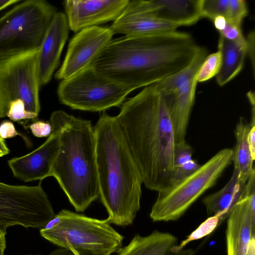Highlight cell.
<instances>
[{
    "label": "cell",
    "instance_id": "obj_40",
    "mask_svg": "<svg viewBox=\"0 0 255 255\" xmlns=\"http://www.w3.org/2000/svg\"><path fill=\"white\" fill-rule=\"evenodd\" d=\"M247 255H255V238L252 241Z\"/></svg>",
    "mask_w": 255,
    "mask_h": 255
},
{
    "label": "cell",
    "instance_id": "obj_3",
    "mask_svg": "<svg viewBox=\"0 0 255 255\" xmlns=\"http://www.w3.org/2000/svg\"><path fill=\"white\" fill-rule=\"evenodd\" d=\"M94 128L100 200L110 224L130 225L140 208V172L116 116L103 112Z\"/></svg>",
    "mask_w": 255,
    "mask_h": 255
},
{
    "label": "cell",
    "instance_id": "obj_19",
    "mask_svg": "<svg viewBox=\"0 0 255 255\" xmlns=\"http://www.w3.org/2000/svg\"><path fill=\"white\" fill-rule=\"evenodd\" d=\"M246 184L239 180L238 172L234 170L230 180L221 189L203 198L207 214L210 216L219 215L221 221L228 217L244 195Z\"/></svg>",
    "mask_w": 255,
    "mask_h": 255
},
{
    "label": "cell",
    "instance_id": "obj_7",
    "mask_svg": "<svg viewBox=\"0 0 255 255\" xmlns=\"http://www.w3.org/2000/svg\"><path fill=\"white\" fill-rule=\"evenodd\" d=\"M233 149H222L192 174L159 191L150 213L153 222L179 219L205 191L213 187L232 162Z\"/></svg>",
    "mask_w": 255,
    "mask_h": 255
},
{
    "label": "cell",
    "instance_id": "obj_33",
    "mask_svg": "<svg viewBox=\"0 0 255 255\" xmlns=\"http://www.w3.org/2000/svg\"><path fill=\"white\" fill-rule=\"evenodd\" d=\"M247 55L249 56L250 60L253 73L255 74V31L250 32L247 38Z\"/></svg>",
    "mask_w": 255,
    "mask_h": 255
},
{
    "label": "cell",
    "instance_id": "obj_20",
    "mask_svg": "<svg viewBox=\"0 0 255 255\" xmlns=\"http://www.w3.org/2000/svg\"><path fill=\"white\" fill-rule=\"evenodd\" d=\"M178 244L174 235L154 230L149 235H135L129 243L117 253L118 255H166Z\"/></svg>",
    "mask_w": 255,
    "mask_h": 255
},
{
    "label": "cell",
    "instance_id": "obj_31",
    "mask_svg": "<svg viewBox=\"0 0 255 255\" xmlns=\"http://www.w3.org/2000/svg\"><path fill=\"white\" fill-rule=\"evenodd\" d=\"M29 128L32 133L37 137H48L53 131L50 122L42 121L34 122L29 126Z\"/></svg>",
    "mask_w": 255,
    "mask_h": 255
},
{
    "label": "cell",
    "instance_id": "obj_28",
    "mask_svg": "<svg viewBox=\"0 0 255 255\" xmlns=\"http://www.w3.org/2000/svg\"><path fill=\"white\" fill-rule=\"evenodd\" d=\"M248 8L245 0H229L226 19L228 21L241 25L247 16Z\"/></svg>",
    "mask_w": 255,
    "mask_h": 255
},
{
    "label": "cell",
    "instance_id": "obj_26",
    "mask_svg": "<svg viewBox=\"0 0 255 255\" xmlns=\"http://www.w3.org/2000/svg\"><path fill=\"white\" fill-rule=\"evenodd\" d=\"M220 221H221V219L219 215L210 216L189 235L185 240L181 241L179 244H177L176 246V248L178 250L183 249L190 242L201 239L209 235L219 225Z\"/></svg>",
    "mask_w": 255,
    "mask_h": 255
},
{
    "label": "cell",
    "instance_id": "obj_27",
    "mask_svg": "<svg viewBox=\"0 0 255 255\" xmlns=\"http://www.w3.org/2000/svg\"><path fill=\"white\" fill-rule=\"evenodd\" d=\"M229 0H202L201 15L212 21L219 16L226 18Z\"/></svg>",
    "mask_w": 255,
    "mask_h": 255
},
{
    "label": "cell",
    "instance_id": "obj_5",
    "mask_svg": "<svg viewBox=\"0 0 255 255\" xmlns=\"http://www.w3.org/2000/svg\"><path fill=\"white\" fill-rule=\"evenodd\" d=\"M40 235L76 255H111L123 247L124 236L110 225L108 218L100 220L67 209L61 210L43 228Z\"/></svg>",
    "mask_w": 255,
    "mask_h": 255
},
{
    "label": "cell",
    "instance_id": "obj_39",
    "mask_svg": "<svg viewBox=\"0 0 255 255\" xmlns=\"http://www.w3.org/2000/svg\"><path fill=\"white\" fill-rule=\"evenodd\" d=\"M20 0H0V11L11 4L20 2Z\"/></svg>",
    "mask_w": 255,
    "mask_h": 255
},
{
    "label": "cell",
    "instance_id": "obj_22",
    "mask_svg": "<svg viewBox=\"0 0 255 255\" xmlns=\"http://www.w3.org/2000/svg\"><path fill=\"white\" fill-rule=\"evenodd\" d=\"M249 124L244 118H241L237 123L235 135L236 143L233 149L232 162L238 174L239 180L247 183L248 178L255 169L253 159L248 142V134L250 129Z\"/></svg>",
    "mask_w": 255,
    "mask_h": 255
},
{
    "label": "cell",
    "instance_id": "obj_16",
    "mask_svg": "<svg viewBox=\"0 0 255 255\" xmlns=\"http://www.w3.org/2000/svg\"><path fill=\"white\" fill-rule=\"evenodd\" d=\"M202 0H134L130 6L134 11L148 13L180 27L193 24L202 18Z\"/></svg>",
    "mask_w": 255,
    "mask_h": 255
},
{
    "label": "cell",
    "instance_id": "obj_6",
    "mask_svg": "<svg viewBox=\"0 0 255 255\" xmlns=\"http://www.w3.org/2000/svg\"><path fill=\"white\" fill-rule=\"evenodd\" d=\"M20 2L0 18V62L39 50L57 12L45 0Z\"/></svg>",
    "mask_w": 255,
    "mask_h": 255
},
{
    "label": "cell",
    "instance_id": "obj_30",
    "mask_svg": "<svg viewBox=\"0 0 255 255\" xmlns=\"http://www.w3.org/2000/svg\"><path fill=\"white\" fill-rule=\"evenodd\" d=\"M219 32V35L227 40L243 45L247 44L246 38L243 35L240 25L227 21L225 28Z\"/></svg>",
    "mask_w": 255,
    "mask_h": 255
},
{
    "label": "cell",
    "instance_id": "obj_18",
    "mask_svg": "<svg viewBox=\"0 0 255 255\" xmlns=\"http://www.w3.org/2000/svg\"><path fill=\"white\" fill-rule=\"evenodd\" d=\"M178 27L148 13L124 11L110 27L114 34L138 36L175 31Z\"/></svg>",
    "mask_w": 255,
    "mask_h": 255
},
{
    "label": "cell",
    "instance_id": "obj_8",
    "mask_svg": "<svg viewBox=\"0 0 255 255\" xmlns=\"http://www.w3.org/2000/svg\"><path fill=\"white\" fill-rule=\"evenodd\" d=\"M133 90L90 66L62 80L57 89L60 102L72 109L97 112L119 107Z\"/></svg>",
    "mask_w": 255,
    "mask_h": 255
},
{
    "label": "cell",
    "instance_id": "obj_13",
    "mask_svg": "<svg viewBox=\"0 0 255 255\" xmlns=\"http://www.w3.org/2000/svg\"><path fill=\"white\" fill-rule=\"evenodd\" d=\"M130 0H67L63 1L69 29L78 31L115 21Z\"/></svg>",
    "mask_w": 255,
    "mask_h": 255
},
{
    "label": "cell",
    "instance_id": "obj_34",
    "mask_svg": "<svg viewBox=\"0 0 255 255\" xmlns=\"http://www.w3.org/2000/svg\"><path fill=\"white\" fill-rule=\"evenodd\" d=\"M250 125L248 134V142L253 159H255V125Z\"/></svg>",
    "mask_w": 255,
    "mask_h": 255
},
{
    "label": "cell",
    "instance_id": "obj_37",
    "mask_svg": "<svg viewBox=\"0 0 255 255\" xmlns=\"http://www.w3.org/2000/svg\"><path fill=\"white\" fill-rule=\"evenodd\" d=\"M6 231L0 227V255H4L6 248Z\"/></svg>",
    "mask_w": 255,
    "mask_h": 255
},
{
    "label": "cell",
    "instance_id": "obj_15",
    "mask_svg": "<svg viewBox=\"0 0 255 255\" xmlns=\"http://www.w3.org/2000/svg\"><path fill=\"white\" fill-rule=\"evenodd\" d=\"M69 27L65 13L57 12L46 32L38 51L37 73L40 85L48 83L58 67L68 37Z\"/></svg>",
    "mask_w": 255,
    "mask_h": 255
},
{
    "label": "cell",
    "instance_id": "obj_23",
    "mask_svg": "<svg viewBox=\"0 0 255 255\" xmlns=\"http://www.w3.org/2000/svg\"><path fill=\"white\" fill-rule=\"evenodd\" d=\"M207 54V48L201 46L189 65L177 73L157 83L162 95L166 97L171 95L184 83L195 78Z\"/></svg>",
    "mask_w": 255,
    "mask_h": 255
},
{
    "label": "cell",
    "instance_id": "obj_9",
    "mask_svg": "<svg viewBox=\"0 0 255 255\" xmlns=\"http://www.w3.org/2000/svg\"><path fill=\"white\" fill-rule=\"evenodd\" d=\"M55 216L41 186L13 185L0 182V227L44 228Z\"/></svg>",
    "mask_w": 255,
    "mask_h": 255
},
{
    "label": "cell",
    "instance_id": "obj_36",
    "mask_svg": "<svg viewBox=\"0 0 255 255\" xmlns=\"http://www.w3.org/2000/svg\"><path fill=\"white\" fill-rule=\"evenodd\" d=\"M25 255H42L41 254H27ZM47 255H76L73 251L70 249L59 247L57 249L51 252Z\"/></svg>",
    "mask_w": 255,
    "mask_h": 255
},
{
    "label": "cell",
    "instance_id": "obj_14",
    "mask_svg": "<svg viewBox=\"0 0 255 255\" xmlns=\"http://www.w3.org/2000/svg\"><path fill=\"white\" fill-rule=\"evenodd\" d=\"M59 148L58 134L53 130L40 146L26 155L10 159L8 165L13 176L24 182L42 181L51 176Z\"/></svg>",
    "mask_w": 255,
    "mask_h": 255
},
{
    "label": "cell",
    "instance_id": "obj_10",
    "mask_svg": "<svg viewBox=\"0 0 255 255\" xmlns=\"http://www.w3.org/2000/svg\"><path fill=\"white\" fill-rule=\"evenodd\" d=\"M38 51H32L0 62V118L6 117L10 103L17 100L24 102L27 111L38 115Z\"/></svg>",
    "mask_w": 255,
    "mask_h": 255
},
{
    "label": "cell",
    "instance_id": "obj_11",
    "mask_svg": "<svg viewBox=\"0 0 255 255\" xmlns=\"http://www.w3.org/2000/svg\"><path fill=\"white\" fill-rule=\"evenodd\" d=\"M114 35L110 27L99 26L77 32L69 42L63 63L55 77L67 79L91 66Z\"/></svg>",
    "mask_w": 255,
    "mask_h": 255
},
{
    "label": "cell",
    "instance_id": "obj_38",
    "mask_svg": "<svg viewBox=\"0 0 255 255\" xmlns=\"http://www.w3.org/2000/svg\"><path fill=\"white\" fill-rule=\"evenodd\" d=\"M9 152V149L5 143L4 140L0 136V157L7 155Z\"/></svg>",
    "mask_w": 255,
    "mask_h": 255
},
{
    "label": "cell",
    "instance_id": "obj_1",
    "mask_svg": "<svg viewBox=\"0 0 255 255\" xmlns=\"http://www.w3.org/2000/svg\"><path fill=\"white\" fill-rule=\"evenodd\" d=\"M177 30L112 39L91 65L133 91L157 83L185 68L200 48Z\"/></svg>",
    "mask_w": 255,
    "mask_h": 255
},
{
    "label": "cell",
    "instance_id": "obj_21",
    "mask_svg": "<svg viewBox=\"0 0 255 255\" xmlns=\"http://www.w3.org/2000/svg\"><path fill=\"white\" fill-rule=\"evenodd\" d=\"M218 50L222 55L220 71L216 82L223 86L235 78L242 70L247 56V44L243 45L227 40L219 35Z\"/></svg>",
    "mask_w": 255,
    "mask_h": 255
},
{
    "label": "cell",
    "instance_id": "obj_29",
    "mask_svg": "<svg viewBox=\"0 0 255 255\" xmlns=\"http://www.w3.org/2000/svg\"><path fill=\"white\" fill-rule=\"evenodd\" d=\"M38 115L27 111L24 102L17 100L10 103L6 117L12 121L17 122L22 120L35 119Z\"/></svg>",
    "mask_w": 255,
    "mask_h": 255
},
{
    "label": "cell",
    "instance_id": "obj_2",
    "mask_svg": "<svg viewBox=\"0 0 255 255\" xmlns=\"http://www.w3.org/2000/svg\"><path fill=\"white\" fill-rule=\"evenodd\" d=\"M116 117L145 186L158 192L168 188L176 142L168 109L157 84L124 102Z\"/></svg>",
    "mask_w": 255,
    "mask_h": 255
},
{
    "label": "cell",
    "instance_id": "obj_17",
    "mask_svg": "<svg viewBox=\"0 0 255 255\" xmlns=\"http://www.w3.org/2000/svg\"><path fill=\"white\" fill-rule=\"evenodd\" d=\"M197 84L196 77L184 83L171 95L163 96L174 128L176 143L185 140Z\"/></svg>",
    "mask_w": 255,
    "mask_h": 255
},
{
    "label": "cell",
    "instance_id": "obj_12",
    "mask_svg": "<svg viewBox=\"0 0 255 255\" xmlns=\"http://www.w3.org/2000/svg\"><path fill=\"white\" fill-rule=\"evenodd\" d=\"M255 169L246 184L244 195L228 216L227 255H247L255 230Z\"/></svg>",
    "mask_w": 255,
    "mask_h": 255
},
{
    "label": "cell",
    "instance_id": "obj_25",
    "mask_svg": "<svg viewBox=\"0 0 255 255\" xmlns=\"http://www.w3.org/2000/svg\"><path fill=\"white\" fill-rule=\"evenodd\" d=\"M222 63V55L219 50L206 57L196 75L198 82L207 81L216 76Z\"/></svg>",
    "mask_w": 255,
    "mask_h": 255
},
{
    "label": "cell",
    "instance_id": "obj_35",
    "mask_svg": "<svg viewBox=\"0 0 255 255\" xmlns=\"http://www.w3.org/2000/svg\"><path fill=\"white\" fill-rule=\"evenodd\" d=\"M212 21L215 27L219 32L222 31L225 28L227 22L226 18L222 16L216 17Z\"/></svg>",
    "mask_w": 255,
    "mask_h": 255
},
{
    "label": "cell",
    "instance_id": "obj_4",
    "mask_svg": "<svg viewBox=\"0 0 255 255\" xmlns=\"http://www.w3.org/2000/svg\"><path fill=\"white\" fill-rule=\"evenodd\" d=\"M49 122L59 140L51 176L76 211L84 212L99 197L94 127L62 110L53 112Z\"/></svg>",
    "mask_w": 255,
    "mask_h": 255
},
{
    "label": "cell",
    "instance_id": "obj_32",
    "mask_svg": "<svg viewBox=\"0 0 255 255\" xmlns=\"http://www.w3.org/2000/svg\"><path fill=\"white\" fill-rule=\"evenodd\" d=\"M17 135L20 134L11 122L4 121L0 124V136L3 139L12 138Z\"/></svg>",
    "mask_w": 255,
    "mask_h": 255
},
{
    "label": "cell",
    "instance_id": "obj_24",
    "mask_svg": "<svg viewBox=\"0 0 255 255\" xmlns=\"http://www.w3.org/2000/svg\"><path fill=\"white\" fill-rule=\"evenodd\" d=\"M192 155V148L185 140L175 143L174 168L170 186L176 184L189 176L200 166L193 159Z\"/></svg>",
    "mask_w": 255,
    "mask_h": 255
}]
</instances>
